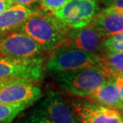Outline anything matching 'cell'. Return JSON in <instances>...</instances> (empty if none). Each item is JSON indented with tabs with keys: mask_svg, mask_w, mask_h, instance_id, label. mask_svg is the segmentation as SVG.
I'll return each instance as SVG.
<instances>
[{
	"mask_svg": "<svg viewBox=\"0 0 123 123\" xmlns=\"http://www.w3.org/2000/svg\"><path fill=\"white\" fill-rule=\"evenodd\" d=\"M70 28L53 12L41 11H34L19 31L31 37L46 51L63 46Z\"/></svg>",
	"mask_w": 123,
	"mask_h": 123,
	"instance_id": "1",
	"label": "cell"
},
{
	"mask_svg": "<svg viewBox=\"0 0 123 123\" xmlns=\"http://www.w3.org/2000/svg\"><path fill=\"white\" fill-rule=\"evenodd\" d=\"M55 79L64 91L79 98L104 85L114 76V72L104 64L56 74Z\"/></svg>",
	"mask_w": 123,
	"mask_h": 123,
	"instance_id": "2",
	"label": "cell"
},
{
	"mask_svg": "<svg viewBox=\"0 0 123 123\" xmlns=\"http://www.w3.org/2000/svg\"><path fill=\"white\" fill-rule=\"evenodd\" d=\"M105 60L96 53L62 46L52 50L46 62V69L53 74L104 64Z\"/></svg>",
	"mask_w": 123,
	"mask_h": 123,
	"instance_id": "3",
	"label": "cell"
},
{
	"mask_svg": "<svg viewBox=\"0 0 123 123\" xmlns=\"http://www.w3.org/2000/svg\"><path fill=\"white\" fill-rule=\"evenodd\" d=\"M43 48L35 40L20 31L0 39V58L14 61H31L42 58Z\"/></svg>",
	"mask_w": 123,
	"mask_h": 123,
	"instance_id": "4",
	"label": "cell"
},
{
	"mask_svg": "<svg viewBox=\"0 0 123 123\" xmlns=\"http://www.w3.org/2000/svg\"><path fill=\"white\" fill-rule=\"evenodd\" d=\"M43 78V58L14 61L0 58V82L28 81L34 82Z\"/></svg>",
	"mask_w": 123,
	"mask_h": 123,
	"instance_id": "5",
	"label": "cell"
},
{
	"mask_svg": "<svg viewBox=\"0 0 123 123\" xmlns=\"http://www.w3.org/2000/svg\"><path fill=\"white\" fill-rule=\"evenodd\" d=\"M71 105L80 123H123V117L118 110L94 100L75 99L71 101Z\"/></svg>",
	"mask_w": 123,
	"mask_h": 123,
	"instance_id": "6",
	"label": "cell"
},
{
	"mask_svg": "<svg viewBox=\"0 0 123 123\" xmlns=\"http://www.w3.org/2000/svg\"><path fill=\"white\" fill-rule=\"evenodd\" d=\"M43 96L42 90L28 81L0 82V102L30 106Z\"/></svg>",
	"mask_w": 123,
	"mask_h": 123,
	"instance_id": "7",
	"label": "cell"
},
{
	"mask_svg": "<svg viewBox=\"0 0 123 123\" xmlns=\"http://www.w3.org/2000/svg\"><path fill=\"white\" fill-rule=\"evenodd\" d=\"M98 11L95 0H70L54 14L70 27L80 28L91 23Z\"/></svg>",
	"mask_w": 123,
	"mask_h": 123,
	"instance_id": "8",
	"label": "cell"
},
{
	"mask_svg": "<svg viewBox=\"0 0 123 123\" xmlns=\"http://www.w3.org/2000/svg\"><path fill=\"white\" fill-rule=\"evenodd\" d=\"M108 38L93 23L80 28H70L63 46L80 49L88 52H99Z\"/></svg>",
	"mask_w": 123,
	"mask_h": 123,
	"instance_id": "9",
	"label": "cell"
},
{
	"mask_svg": "<svg viewBox=\"0 0 123 123\" xmlns=\"http://www.w3.org/2000/svg\"><path fill=\"white\" fill-rule=\"evenodd\" d=\"M34 110L53 123H80L71 104L53 91L49 92Z\"/></svg>",
	"mask_w": 123,
	"mask_h": 123,
	"instance_id": "10",
	"label": "cell"
},
{
	"mask_svg": "<svg viewBox=\"0 0 123 123\" xmlns=\"http://www.w3.org/2000/svg\"><path fill=\"white\" fill-rule=\"evenodd\" d=\"M27 6L14 5L0 14V39L14 31H19L33 14Z\"/></svg>",
	"mask_w": 123,
	"mask_h": 123,
	"instance_id": "11",
	"label": "cell"
},
{
	"mask_svg": "<svg viewBox=\"0 0 123 123\" xmlns=\"http://www.w3.org/2000/svg\"><path fill=\"white\" fill-rule=\"evenodd\" d=\"M85 98L97 101L103 105L123 112V100L118 87L115 83L114 76L101 87L89 92Z\"/></svg>",
	"mask_w": 123,
	"mask_h": 123,
	"instance_id": "12",
	"label": "cell"
},
{
	"mask_svg": "<svg viewBox=\"0 0 123 123\" xmlns=\"http://www.w3.org/2000/svg\"><path fill=\"white\" fill-rule=\"evenodd\" d=\"M93 24L107 37L123 32V11L108 6L97 14Z\"/></svg>",
	"mask_w": 123,
	"mask_h": 123,
	"instance_id": "13",
	"label": "cell"
},
{
	"mask_svg": "<svg viewBox=\"0 0 123 123\" xmlns=\"http://www.w3.org/2000/svg\"><path fill=\"white\" fill-rule=\"evenodd\" d=\"M28 106L0 102V123H11L17 116Z\"/></svg>",
	"mask_w": 123,
	"mask_h": 123,
	"instance_id": "14",
	"label": "cell"
},
{
	"mask_svg": "<svg viewBox=\"0 0 123 123\" xmlns=\"http://www.w3.org/2000/svg\"><path fill=\"white\" fill-rule=\"evenodd\" d=\"M105 65L113 72L123 74V52H108L104 56Z\"/></svg>",
	"mask_w": 123,
	"mask_h": 123,
	"instance_id": "15",
	"label": "cell"
},
{
	"mask_svg": "<svg viewBox=\"0 0 123 123\" xmlns=\"http://www.w3.org/2000/svg\"><path fill=\"white\" fill-rule=\"evenodd\" d=\"M104 47L110 52H123V32L108 37L104 42Z\"/></svg>",
	"mask_w": 123,
	"mask_h": 123,
	"instance_id": "16",
	"label": "cell"
},
{
	"mask_svg": "<svg viewBox=\"0 0 123 123\" xmlns=\"http://www.w3.org/2000/svg\"><path fill=\"white\" fill-rule=\"evenodd\" d=\"M70 0H40L41 11L53 12L58 11Z\"/></svg>",
	"mask_w": 123,
	"mask_h": 123,
	"instance_id": "17",
	"label": "cell"
},
{
	"mask_svg": "<svg viewBox=\"0 0 123 123\" xmlns=\"http://www.w3.org/2000/svg\"><path fill=\"white\" fill-rule=\"evenodd\" d=\"M24 123H53L46 117L42 116L38 112L34 110L29 116L26 117Z\"/></svg>",
	"mask_w": 123,
	"mask_h": 123,
	"instance_id": "18",
	"label": "cell"
},
{
	"mask_svg": "<svg viewBox=\"0 0 123 123\" xmlns=\"http://www.w3.org/2000/svg\"><path fill=\"white\" fill-rule=\"evenodd\" d=\"M12 6L14 5H20V6H30L32 4L37 2H40V0H10Z\"/></svg>",
	"mask_w": 123,
	"mask_h": 123,
	"instance_id": "19",
	"label": "cell"
},
{
	"mask_svg": "<svg viewBox=\"0 0 123 123\" xmlns=\"http://www.w3.org/2000/svg\"><path fill=\"white\" fill-rule=\"evenodd\" d=\"M114 80L115 83L119 89L120 93H121L122 98L123 100V74H114Z\"/></svg>",
	"mask_w": 123,
	"mask_h": 123,
	"instance_id": "20",
	"label": "cell"
},
{
	"mask_svg": "<svg viewBox=\"0 0 123 123\" xmlns=\"http://www.w3.org/2000/svg\"><path fill=\"white\" fill-rule=\"evenodd\" d=\"M108 6L123 11V0H105Z\"/></svg>",
	"mask_w": 123,
	"mask_h": 123,
	"instance_id": "21",
	"label": "cell"
},
{
	"mask_svg": "<svg viewBox=\"0 0 123 123\" xmlns=\"http://www.w3.org/2000/svg\"><path fill=\"white\" fill-rule=\"evenodd\" d=\"M11 6L10 0H0V14Z\"/></svg>",
	"mask_w": 123,
	"mask_h": 123,
	"instance_id": "22",
	"label": "cell"
}]
</instances>
